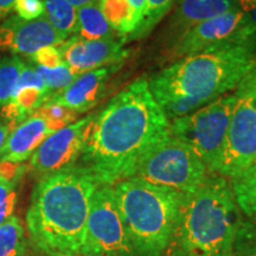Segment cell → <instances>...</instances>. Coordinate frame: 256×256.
<instances>
[{
    "label": "cell",
    "instance_id": "cell-36",
    "mask_svg": "<svg viewBox=\"0 0 256 256\" xmlns=\"http://www.w3.org/2000/svg\"><path fill=\"white\" fill-rule=\"evenodd\" d=\"M66 2H69L75 8H82V6L90 4V2H98V0H66Z\"/></svg>",
    "mask_w": 256,
    "mask_h": 256
},
{
    "label": "cell",
    "instance_id": "cell-37",
    "mask_svg": "<svg viewBox=\"0 0 256 256\" xmlns=\"http://www.w3.org/2000/svg\"><path fill=\"white\" fill-rule=\"evenodd\" d=\"M78 256H84V255H78Z\"/></svg>",
    "mask_w": 256,
    "mask_h": 256
},
{
    "label": "cell",
    "instance_id": "cell-24",
    "mask_svg": "<svg viewBox=\"0 0 256 256\" xmlns=\"http://www.w3.org/2000/svg\"><path fill=\"white\" fill-rule=\"evenodd\" d=\"M34 115L46 120L55 132L74 124L78 118L76 112L69 110L66 106L49 101L38 108Z\"/></svg>",
    "mask_w": 256,
    "mask_h": 256
},
{
    "label": "cell",
    "instance_id": "cell-21",
    "mask_svg": "<svg viewBox=\"0 0 256 256\" xmlns=\"http://www.w3.org/2000/svg\"><path fill=\"white\" fill-rule=\"evenodd\" d=\"M0 256H26L24 226L18 217H10L0 226Z\"/></svg>",
    "mask_w": 256,
    "mask_h": 256
},
{
    "label": "cell",
    "instance_id": "cell-2",
    "mask_svg": "<svg viewBox=\"0 0 256 256\" xmlns=\"http://www.w3.org/2000/svg\"><path fill=\"white\" fill-rule=\"evenodd\" d=\"M256 62V37L224 40L172 62L150 80L168 121L200 110L235 90Z\"/></svg>",
    "mask_w": 256,
    "mask_h": 256
},
{
    "label": "cell",
    "instance_id": "cell-26",
    "mask_svg": "<svg viewBox=\"0 0 256 256\" xmlns=\"http://www.w3.org/2000/svg\"><path fill=\"white\" fill-rule=\"evenodd\" d=\"M234 256H256V218H243L240 224Z\"/></svg>",
    "mask_w": 256,
    "mask_h": 256
},
{
    "label": "cell",
    "instance_id": "cell-11",
    "mask_svg": "<svg viewBox=\"0 0 256 256\" xmlns=\"http://www.w3.org/2000/svg\"><path fill=\"white\" fill-rule=\"evenodd\" d=\"M124 44L120 37L88 40L76 34L60 44L58 49L64 63L80 76L102 66L124 63L130 52Z\"/></svg>",
    "mask_w": 256,
    "mask_h": 256
},
{
    "label": "cell",
    "instance_id": "cell-16",
    "mask_svg": "<svg viewBox=\"0 0 256 256\" xmlns=\"http://www.w3.org/2000/svg\"><path fill=\"white\" fill-rule=\"evenodd\" d=\"M54 133L55 130L46 120L32 115L10 134L0 152V162L22 164L31 158L38 147Z\"/></svg>",
    "mask_w": 256,
    "mask_h": 256
},
{
    "label": "cell",
    "instance_id": "cell-30",
    "mask_svg": "<svg viewBox=\"0 0 256 256\" xmlns=\"http://www.w3.org/2000/svg\"><path fill=\"white\" fill-rule=\"evenodd\" d=\"M250 37H256V5L244 12L241 25H240L238 30L236 31L235 36L232 38L246 40V38Z\"/></svg>",
    "mask_w": 256,
    "mask_h": 256
},
{
    "label": "cell",
    "instance_id": "cell-4",
    "mask_svg": "<svg viewBox=\"0 0 256 256\" xmlns=\"http://www.w3.org/2000/svg\"><path fill=\"white\" fill-rule=\"evenodd\" d=\"M243 214L226 178L210 174L184 194L166 256H234Z\"/></svg>",
    "mask_w": 256,
    "mask_h": 256
},
{
    "label": "cell",
    "instance_id": "cell-28",
    "mask_svg": "<svg viewBox=\"0 0 256 256\" xmlns=\"http://www.w3.org/2000/svg\"><path fill=\"white\" fill-rule=\"evenodd\" d=\"M31 58L37 66L49 69L57 68V66H60V64L64 63L62 54H60L58 46H54L40 48L37 52H34L31 56Z\"/></svg>",
    "mask_w": 256,
    "mask_h": 256
},
{
    "label": "cell",
    "instance_id": "cell-5",
    "mask_svg": "<svg viewBox=\"0 0 256 256\" xmlns=\"http://www.w3.org/2000/svg\"><path fill=\"white\" fill-rule=\"evenodd\" d=\"M113 188L136 256H164L184 194L136 177L121 180Z\"/></svg>",
    "mask_w": 256,
    "mask_h": 256
},
{
    "label": "cell",
    "instance_id": "cell-18",
    "mask_svg": "<svg viewBox=\"0 0 256 256\" xmlns=\"http://www.w3.org/2000/svg\"><path fill=\"white\" fill-rule=\"evenodd\" d=\"M98 6L113 30L126 43V38L138 26L136 14L128 0H98Z\"/></svg>",
    "mask_w": 256,
    "mask_h": 256
},
{
    "label": "cell",
    "instance_id": "cell-33",
    "mask_svg": "<svg viewBox=\"0 0 256 256\" xmlns=\"http://www.w3.org/2000/svg\"><path fill=\"white\" fill-rule=\"evenodd\" d=\"M17 126H18V124H12V122L0 124V152H2V147H4L8 136L11 134L12 130H14Z\"/></svg>",
    "mask_w": 256,
    "mask_h": 256
},
{
    "label": "cell",
    "instance_id": "cell-13",
    "mask_svg": "<svg viewBox=\"0 0 256 256\" xmlns=\"http://www.w3.org/2000/svg\"><path fill=\"white\" fill-rule=\"evenodd\" d=\"M66 40L51 26L46 16L23 20L17 14L0 24V50L32 56L40 48L60 46Z\"/></svg>",
    "mask_w": 256,
    "mask_h": 256
},
{
    "label": "cell",
    "instance_id": "cell-10",
    "mask_svg": "<svg viewBox=\"0 0 256 256\" xmlns=\"http://www.w3.org/2000/svg\"><path fill=\"white\" fill-rule=\"evenodd\" d=\"M95 115H88L51 134L31 156L32 171L44 177L76 165L84 150Z\"/></svg>",
    "mask_w": 256,
    "mask_h": 256
},
{
    "label": "cell",
    "instance_id": "cell-25",
    "mask_svg": "<svg viewBox=\"0 0 256 256\" xmlns=\"http://www.w3.org/2000/svg\"><path fill=\"white\" fill-rule=\"evenodd\" d=\"M34 68L42 76V78H43L44 83L46 84L48 89L51 92L52 96L68 88L78 78V75L74 74L72 70L66 63L60 64V66L54 69L44 68V66H36Z\"/></svg>",
    "mask_w": 256,
    "mask_h": 256
},
{
    "label": "cell",
    "instance_id": "cell-31",
    "mask_svg": "<svg viewBox=\"0 0 256 256\" xmlns=\"http://www.w3.org/2000/svg\"><path fill=\"white\" fill-rule=\"evenodd\" d=\"M28 166L17 164V162H0V179L8 182H17L19 183Z\"/></svg>",
    "mask_w": 256,
    "mask_h": 256
},
{
    "label": "cell",
    "instance_id": "cell-23",
    "mask_svg": "<svg viewBox=\"0 0 256 256\" xmlns=\"http://www.w3.org/2000/svg\"><path fill=\"white\" fill-rule=\"evenodd\" d=\"M23 66V60L16 55L0 57V107L14 96Z\"/></svg>",
    "mask_w": 256,
    "mask_h": 256
},
{
    "label": "cell",
    "instance_id": "cell-19",
    "mask_svg": "<svg viewBox=\"0 0 256 256\" xmlns=\"http://www.w3.org/2000/svg\"><path fill=\"white\" fill-rule=\"evenodd\" d=\"M46 17L60 36L68 40L78 31V8L66 0H42Z\"/></svg>",
    "mask_w": 256,
    "mask_h": 256
},
{
    "label": "cell",
    "instance_id": "cell-3",
    "mask_svg": "<svg viewBox=\"0 0 256 256\" xmlns=\"http://www.w3.org/2000/svg\"><path fill=\"white\" fill-rule=\"evenodd\" d=\"M98 186L90 174L78 165L38 180L26 211L28 232L38 252L46 256L81 255Z\"/></svg>",
    "mask_w": 256,
    "mask_h": 256
},
{
    "label": "cell",
    "instance_id": "cell-35",
    "mask_svg": "<svg viewBox=\"0 0 256 256\" xmlns=\"http://www.w3.org/2000/svg\"><path fill=\"white\" fill-rule=\"evenodd\" d=\"M235 2L243 12L248 11V10H250L252 6L256 5V0H235Z\"/></svg>",
    "mask_w": 256,
    "mask_h": 256
},
{
    "label": "cell",
    "instance_id": "cell-32",
    "mask_svg": "<svg viewBox=\"0 0 256 256\" xmlns=\"http://www.w3.org/2000/svg\"><path fill=\"white\" fill-rule=\"evenodd\" d=\"M128 2H130V5L132 6L134 14H136V22H138V26H136V28H138L140 26V24L142 23L144 17H145L146 8H147V0H128ZM136 30H134V31H136ZM133 32H132V34H133Z\"/></svg>",
    "mask_w": 256,
    "mask_h": 256
},
{
    "label": "cell",
    "instance_id": "cell-12",
    "mask_svg": "<svg viewBox=\"0 0 256 256\" xmlns=\"http://www.w3.org/2000/svg\"><path fill=\"white\" fill-rule=\"evenodd\" d=\"M243 14L238 6L204 20L188 31L174 46L165 51L166 58L171 62L194 55L208 48L232 40L241 25Z\"/></svg>",
    "mask_w": 256,
    "mask_h": 256
},
{
    "label": "cell",
    "instance_id": "cell-27",
    "mask_svg": "<svg viewBox=\"0 0 256 256\" xmlns=\"http://www.w3.org/2000/svg\"><path fill=\"white\" fill-rule=\"evenodd\" d=\"M17 182H8L0 179V226L14 215L17 203Z\"/></svg>",
    "mask_w": 256,
    "mask_h": 256
},
{
    "label": "cell",
    "instance_id": "cell-14",
    "mask_svg": "<svg viewBox=\"0 0 256 256\" xmlns=\"http://www.w3.org/2000/svg\"><path fill=\"white\" fill-rule=\"evenodd\" d=\"M238 6L235 0H176L174 14L162 31L165 51L202 22L222 14Z\"/></svg>",
    "mask_w": 256,
    "mask_h": 256
},
{
    "label": "cell",
    "instance_id": "cell-38",
    "mask_svg": "<svg viewBox=\"0 0 256 256\" xmlns=\"http://www.w3.org/2000/svg\"><path fill=\"white\" fill-rule=\"evenodd\" d=\"M255 164H256V162H255Z\"/></svg>",
    "mask_w": 256,
    "mask_h": 256
},
{
    "label": "cell",
    "instance_id": "cell-17",
    "mask_svg": "<svg viewBox=\"0 0 256 256\" xmlns=\"http://www.w3.org/2000/svg\"><path fill=\"white\" fill-rule=\"evenodd\" d=\"M78 36L94 40L108 37H119L101 12L98 2L78 8Z\"/></svg>",
    "mask_w": 256,
    "mask_h": 256
},
{
    "label": "cell",
    "instance_id": "cell-20",
    "mask_svg": "<svg viewBox=\"0 0 256 256\" xmlns=\"http://www.w3.org/2000/svg\"><path fill=\"white\" fill-rule=\"evenodd\" d=\"M234 196L247 218H256V164L230 179Z\"/></svg>",
    "mask_w": 256,
    "mask_h": 256
},
{
    "label": "cell",
    "instance_id": "cell-34",
    "mask_svg": "<svg viewBox=\"0 0 256 256\" xmlns=\"http://www.w3.org/2000/svg\"><path fill=\"white\" fill-rule=\"evenodd\" d=\"M17 0H0V22L5 20L14 10Z\"/></svg>",
    "mask_w": 256,
    "mask_h": 256
},
{
    "label": "cell",
    "instance_id": "cell-15",
    "mask_svg": "<svg viewBox=\"0 0 256 256\" xmlns=\"http://www.w3.org/2000/svg\"><path fill=\"white\" fill-rule=\"evenodd\" d=\"M122 64H112L82 74L68 88L51 96L49 102L66 106L78 114L90 110L104 95L108 81Z\"/></svg>",
    "mask_w": 256,
    "mask_h": 256
},
{
    "label": "cell",
    "instance_id": "cell-8",
    "mask_svg": "<svg viewBox=\"0 0 256 256\" xmlns=\"http://www.w3.org/2000/svg\"><path fill=\"white\" fill-rule=\"evenodd\" d=\"M226 146L216 174L238 177L256 162V62L235 89Z\"/></svg>",
    "mask_w": 256,
    "mask_h": 256
},
{
    "label": "cell",
    "instance_id": "cell-29",
    "mask_svg": "<svg viewBox=\"0 0 256 256\" xmlns=\"http://www.w3.org/2000/svg\"><path fill=\"white\" fill-rule=\"evenodd\" d=\"M14 11L19 18L26 22L34 20L46 14L42 0H17Z\"/></svg>",
    "mask_w": 256,
    "mask_h": 256
},
{
    "label": "cell",
    "instance_id": "cell-22",
    "mask_svg": "<svg viewBox=\"0 0 256 256\" xmlns=\"http://www.w3.org/2000/svg\"><path fill=\"white\" fill-rule=\"evenodd\" d=\"M174 2L176 0H147V8L142 23L126 38V43L148 36L156 25L174 8Z\"/></svg>",
    "mask_w": 256,
    "mask_h": 256
},
{
    "label": "cell",
    "instance_id": "cell-1",
    "mask_svg": "<svg viewBox=\"0 0 256 256\" xmlns=\"http://www.w3.org/2000/svg\"><path fill=\"white\" fill-rule=\"evenodd\" d=\"M170 133V121L139 78L118 92L95 115L81 156V166L98 185L114 186L136 177L140 162Z\"/></svg>",
    "mask_w": 256,
    "mask_h": 256
},
{
    "label": "cell",
    "instance_id": "cell-6",
    "mask_svg": "<svg viewBox=\"0 0 256 256\" xmlns=\"http://www.w3.org/2000/svg\"><path fill=\"white\" fill-rule=\"evenodd\" d=\"M210 174L192 148L170 132L145 156L136 177L186 194L197 190Z\"/></svg>",
    "mask_w": 256,
    "mask_h": 256
},
{
    "label": "cell",
    "instance_id": "cell-9",
    "mask_svg": "<svg viewBox=\"0 0 256 256\" xmlns=\"http://www.w3.org/2000/svg\"><path fill=\"white\" fill-rule=\"evenodd\" d=\"M81 255L136 256L118 210L113 186L98 185L92 194Z\"/></svg>",
    "mask_w": 256,
    "mask_h": 256
},
{
    "label": "cell",
    "instance_id": "cell-7",
    "mask_svg": "<svg viewBox=\"0 0 256 256\" xmlns=\"http://www.w3.org/2000/svg\"><path fill=\"white\" fill-rule=\"evenodd\" d=\"M235 102V92H229L185 116L170 121L172 136L192 148L211 174H216L220 168Z\"/></svg>",
    "mask_w": 256,
    "mask_h": 256
}]
</instances>
